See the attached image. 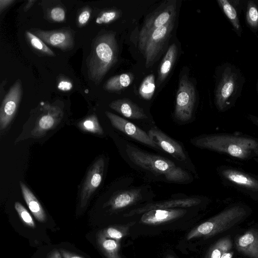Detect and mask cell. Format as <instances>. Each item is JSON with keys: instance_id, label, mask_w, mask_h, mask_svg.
<instances>
[{"instance_id": "1", "label": "cell", "mask_w": 258, "mask_h": 258, "mask_svg": "<svg viewBox=\"0 0 258 258\" xmlns=\"http://www.w3.org/2000/svg\"><path fill=\"white\" fill-rule=\"evenodd\" d=\"M200 148L213 151L240 160L258 159V138L247 135L218 133L204 135L192 141Z\"/></svg>"}, {"instance_id": "2", "label": "cell", "mask_w": 258, "mask_h": 258, "mask_svg": "<svg viewBox=\"0 0 258 258\" xmlns=\"http://www.w3.org/2000/svg\"><path fill=\"white\" fill-rule=\"evenodd\" d=\"M116 33L105 31L95 39L87 61L88 78L99 84L109 70L116 62L118 49Z\"/></svg>"}, {"instance_id": "3", "label": "cell", "mask_w": 258, "mask_h": 258, "mask_svg": "<svg viewBox=\"0 0 258 258\" xmlns=\"http://www.w3.org/2000/svg\"><path fill=\"white\" fill-rule=\"evenodd\" d=\"M249 212V209L244 205L230 206L191 230L186 239L189 240L198 237H207L222 232L245 218Z\"/></svg>"}, {"instance_id": "4", "label": "cell", "mask_w": 258, "mask_h": 258, "mask_svg": "<svg viewBox=\"0 0 258 258\" xmlns=\"http://www.w3.org/2000/svg\"><path fill=\"white\" fill-rule=\"evenodd\" d=\"M243 77L239 70L230 63L224 64L215 90V104L220 112L233 107L241 92Z\"/></svg>"}, {"instance_id": "5", "label": "cell", "mask_w": 258, "mask_h": 258, "mask_svg": "<svg viewBox=\"0 0 258 258\" xmlns=\"http://www.w3.org/2000/svg\"><path fill=\"white\" fill-rule=\"evenodd\" d=\"M217 172L224 184L258 200L257 175L226 165L219 166Z\"/></svg>"}, {"instance_id": "6", "label": "cell", "mask_w": 258, "mask_h": 258, "mask_svg": "<svg viewBox=\"0 0 258 258\" xmlns=\"http://www.w3.org/2000/svg\"><path fill=\"white\" fill-rule=\"evenodd\" d=\"M175 19L165 25L150 32L139 43L140 50L145 58V65L149 68L153 65L170 37L174 26Z\"/></svg>"}, {"instance_id": "7", "label": "cell", "mask_w": 258, "mask_h": 258, "mask_svg": "<svg viewBox=\"0 0 258 258\" xmlns=\"http://www.w3.org/2000/svg\"><path fill=\"white\" fill-rule=\"evenodd\" d=\"M196 100L195 86L186 75L180 78L176 93L174 115L180 121L189 120L192 116Z\"/></svg>"}, {"instance_id": "8", "label": "cell", "mask_w": 258, "mask_h": 258, "mask_svg": "<svg viewBox=\"0 0 258 258\" xmlns=\"http://www.w3.org/2000/svg\"><path fill=\"white\" fill-rule=\"evenodd\" d=\"M126 152L134 163L152 172L164 174L176 166L174 162L168 159L144 152L133 146H127Z\"/></svg>"}, {"instance_id": "9", "label": "cell", "mask_w": 258, "mask_h": 258, "mask_svg": "<svg viewBox=\"0 0 258 258\" xmlns=\"http://www.w3.org/2000/svg\"><path fill=\"white\" fill-rule=\"evenodd\" d=\"M176 14V1H167L162 4L146 19L140 32L139 43L142 41L153 30L165 25L174 19Z\"/></svg>"}, {"instance_id": "10", "label": "cell", "mask_w": 258, "mask_h": 258, "mask_svg": "<svg viewBox=\"0 0 258 258\" xmlns=\"http://www.w3.org/2000/svg\"><path fill=\"white\" fill-rule=\"evenodd\" d=\"M22 94L21 81L17 80L4 98L0 109V129H5L14 118Z\"/></svg>"}, {"instance_id": "11", "label": "cell", "mask_w": 258, "mask_h": 258, "mask_svg": "<svg viewBox=\"0 0 258 258\" xmlns=\"http://www.w3.org/2000/svg\"><path fill=\"white\" fill-rule=\"evenodd\" d=\"M105 114L115 128L142 143L158 148L148 134L132 122L108 111L105 112Z\"/></svg>"}, {"instance_id": "12", "label": "cell", "mask_w": 258, "mask_h": 258, "mask_svg": "<svg viewBox=\"0 0 258 258\" xmlns=\"http://www.w3.org/2000/svg\"><path fill=\"white\" fill-rule=\"evenodd\" d=\"M104 168V160L100 158L94 163L88 171L81 193L80 205L82 208L86 205L92 195L100 185Z\"/></svg>"}, {"instance_id": "13", "label": "cell", "mask_w": 258, "mask_h": 258, "mask_svg": "<svg viewBox=\"0 0 258 258\" xmlns=\"http://www.w3.org/2000/svg\"><path fill=\"white\" fill-rule=\"evenodd\" d=\"M63 113L58 106L45 104L42 113L37 118L32 135L35 138L43 136L56 126L62 117Z\"/></svg>"}, {"instance_id": "14", "label": "cell", "mask_w": 258, "mask_h": 258, "mask_svg": "<svg viewBox=\"0 0 258 258\" xmlns=\"http://www.w3.org/2000/svg\"><path fill=\"white\" fill-rule=\"evenodd\" d=\"M34 32V34L44 43L63 50L71 49L74 46V36L72 32L68 30H37Z\"/></svg>"}, {"instance_id": "15", "label": "cell", "mask_w": 258, "mask_h": 258, "mask_svg": "<svg viewBox=\"0 0 258 258\" xmlns=\"http://www.w3.org/2000/svg\"><path fill=\"white\" fill-rule=\"evenodd\" d=\"M201 203L200 199L189 198L179 199H171L148 204L143 207L130 211L124 215V217H131L144 213L154 209H166L175 208H188L198 205Z\"/></svg>"}, {"instance_id": "16", "label": "cell", "mask_w": 258, "mask_h": 258, "mask_svg": "<svg viewBox=\"0 0 258 258\" xmlns=\"http://www.w3.org/2000/svg\"><path fill=\"white\" fill-rule=\"evenodd\" d=\"M148 135L158 147L177 160L183 161L186 159L182 146L160 130L156 128L151 129L149 131Z\"/></svg>"}, {"instance_id": "17", "label": "cell", "mask_w": 258, "mask_h": 258, "mask_svg": "<svg viewBox=\"0 0 258 258\" xmlns=\"http://www.w3.org/2000/svg\"><path fill=\"white\" fill-rule=\"evenodd\" d=\"M186 210L182 209H154L144 213L140 222L156 225L176 219L185 215Z\"/></svg>"}, {"instance_id": "18", "label": "cell", "mask_w": 258, "mask_h": 258, "mask_svg": "<svg viewBox=\"0 0 258 258\" xmlns=\"http://www.w3.org/2000/svg\"><path fill=\"white\" fill-rule=\"evenodd\" d=\"M238 251L249 258H258V230L250 229L238 236L235 241Z\"/></svg>"}, {"instance_id": "19", "label": "cell", "mask_w": 258, "mask_h": 258, "mask_svg": "<svg viewBox=\"0 0 258 258\" xmlns=\"http://www.w3.org/2000/svg\"><path fill=\"white\" fill-rule=\"evenodd\" d=\"M109 106L126 118L141 119L148 117L142 108L128 99L114 100L109 104Z\"/></svg>"}, {"instance_id": "20", "label": "cell", "mask_w": 258, "mask_h": 258, "mask_svg": "<svg viewBox=\"0 0 258 258\" xmlns=\"http://www.w3.org/2000/svg\"><path fill=\"white\" fill-rule=\"evenodd\" d=\"M140 189L122 190L117 193L108 202L107 205L113 210L127 207L138 201L141 197Z\"/></svg>"}, {"instance_id": "21", "label": "cell", "mask_w": 258, "mask_h": 258, "mask_svg": "<svg viewBox=\"0 0 258 258\" xmlns=\"http://www.w3.org/2000/svg\"><path fill=\"white\" fill-rule=\"evenodd\" d=\"M20 185L24 199L31 213L38 221L45 222V213L40 202L23 182L20 181Z\"/></svg>"}, {"instance_id": "22", "label": "cell", "mask_w": 258, "mask_h": 258, "mask_svg": "<svg viewBox=\"0 0 258 258\" xmlns=\"http://www.w3.org/2000/svg\"><path fill=\"white\" fill-rule=\"evenodd\" d=\"M218 5L226 18L231 24L235 31L241 36L242 28L240 25L238 11V1L217 0Z\"/></svg>"}, {"instance_id": "23", "label": "cell", "mask_w": 258, "mask_h": 258, "mask_svg": "<svg viewBox=\"0 0 258 258\" xmlns=\"http://www.w3.org/2000/svg\"><path fill=\"white\" fill-rule=\"evenodd\" d=\"M177 47L173 43L168 48L159 68L157 84L160 85L170 73L177 56Z\"/></svg>"}, {"instance_id": "24", "label": "cell", "mask_w": 258, "mask_h": 258, "mask_svg": "<svg viewBox=\"0 0 258 258\" xmlns=\"http://www.w3.org/2000/svg\"><path fill=\"white\" fill-rule=\"evenodd\" d=\"M97 240L100 249L106 258H121L120 241L106 238L99 232L97 234Z\"/></svg>"}, {"instance_id": "25", "label": "cell", "mask_w": 258, "mask_h": 258, "mask_svg": "<svg viewBox=\"0 0 258 258\" xmlns=\"http://www.w3.org/2000/svg\"><path fill=\"white\" fill-rule=\"evenodd\" d=\"M134 77L132 73H125L113 76L104 84L103 89L108 91H119L130 86Z\"/></svg>"}, {"instance_id": "26", "label": "cell", "mask_w": 258, "mask_h": 258, "mask_svg": "<svg viewBox=\"0 0 258 258\" xmlns=\"http://www.w3.org/2000/svg\"><path fill=\"white\" fill-rule=\"evenodd\" d=\"M232 247V243L230 237H223L210 248L206 258H221L224 253L231 250Z\"/></svg>"}, {"instance_id": "27", "label": "cell", "mask_w": 258, "mask_h": 258, "mask_svg": "<svg viewBox=\"0 0 258 258\" xmlns=\"http://www.w3.org/2000/svg\"><path fill=\"white\" fill-rule=\"evenodd\" d=\"M134 224L135 222H131L125 225L111 226L99 232L106 238L120 241L121 238L128 234L130 228Z\"/></svg>"}, {"instance_id": "28", "label": "cell", "mask_w": 258, "mask_h": 258, "mask_svg": "<svg viewBox=\"0 0 258 258\" xmlns=\"http://www.w3.org/2000/svg\"><path fill=\"white\" fill-rule=\"evenodd\" d=\"M156 84L155 76L151 74L143 80L139 88V94L145 100H150L155 92Z\"/></svg>"}, {"instance_id": "29", "label": "cell", "mask_w": 258, "mask_h": 258, "mask_svg": "<svg viewBox=\"0 0 258 258\" xmlns=\"http://www.w3.org/2000/svg\"><path fill=\"white\" fill-rule=\"evenodd\" d=\"M79 127L85 132L98 135H102L103 130L101 127L98 118L95 114H92L80 122Z\"/></svg>"}, {"instance_id": "30", "label": "cell", "mask_w": 258, "mask_h": 258, "mask_svg": "<svg viewBox=\"0 0 258 258\" xmlns=\"http://www.w3.org/2000/svg\"><path fill=\"white\" fill-rule=\"evenodd\" d=\"M26 37L34 48L39 52L50 56H54V52L38 36L30 31H26Z\"/></svg>"}, {"instance_id": "31", "label": "cell", "mask_w": 258, "mask_h": 258, "mask_svg": "<svg viewBox=\"0 0 258 258\" xmlns=\"http://www.w3.org/2000/svg\"><path fill=\"white\" fill-rule=\"evenodd\" d=\"M164 175L167 180L176 182H184L190 179L186 171L176 166L171 168Z\"/></svg>"}, {"instance_id": "32", "label": "cell", "mask_w": 258, "mask_h": 258, "mask_svg": "<svg viewBox=\"0 0 258 258\" xmlns=\"http://www.w3.org/2000/svg\"><path fill=\"white\" fill-rule=\"evenodd\" d=\"M246 22L251 28H258V8L255 4L251 1L247 2Z\"/></svg>"}, {"instance_id": "33", "label": "cell", "mask_w": 258, "mask_h": 258, "mask_svg": "<svg viewBox=\"0 0 258 258\" xmlns=\"http://www.w3.org/2000/svg\"><path fill=\"white\" fill-rule=\"evenodd\" d=\"M15 208L22 222L31 228L35 226V222L27 210L19 202L15 203Z\"/></svg>"}, {"instance_id": "34", "label": "cell", "mask_w": 258, "mask_h": 258, "mask_svg": "<svg viewBox=\"0 0 258 258\" xmlns=\"http://www.w3.org/2000/svg\"><path fill=\"white\" fill-rule=\"evenodd\" d=\"M121 15L120 11L116 9H111L103 12L96 20L99 24H108L117 19Z\"/></svg>"}, {"instance_id": "35", "label": "cell", "mask_w": 258, "mask_h": 258, "mask_svg": "<svg viewBox=\"0 0 258 258\" xmlns=\"http://www.w3.org/2000/svg\"><path fill=\"white\" fill-rule=\"evenodd\" d=\"M50 16L51 19L55 22H63L65 19V11L60 7H54L51 10Z\"/></svg>"}, {"instance_id": "36", "label": "cell", "mask_w": 258, "mask_h": 258, "mask_svg": "<svg viewBox=\"0 0 258 258\" xmlns=\"http://www.w3.org/2000/svg\"><path fill=\"white\" fill-rule=\"evenodd\" d=\"M91 11L89 9H85L79 14L78 18V24L80 26L86 24L90 19Z\"/></svg>"}, {"instance_id": "37", "label": "cell", "mask_w": 258, "mask_h": 258, "mask_svg": "<svg viewBox=\"0 0 258 258\" xmlns=\"http://www.w3.org/2000/svg\"><path fill=\"white\" fill-rule=\"evenodd\" d=\"M73 87L72 83L68 80H61L58 84L57 88L58 89L67 91L72 89Z\"/></svg>"}, {"instance_id": "38", "label": "cell", "mask_w": 258, "mask_h": 258, "mask_svg": "<svg viewBox=\"0 0 258 258\" xmlns=\"http://www.w3.org/2000/svg\"><path fill=\"white\" fill-rule=\"evenodd\" d=\"M60 252L63 258H83L76 254L72 253L64 249H60Z\"/></svg>"}, {"instance_id": "39", "label": "cell", "mask_w": 258, "mask_h": 258, "mask_svg": "<svg viewBox=\"0 0 258 258\" xmlns=\"http://www.w3.org/2000/svg\"><path fill=\"white\" fill-rule=\"evenodd\" d=\"M15 2L14 0H0V11L1 13L6 9L8 7L10 6L12 3Z\"/></svg>"}, {"instance_id": "40", "label": "cell", "mask_w": 258, "mask_h": 258, "mask_svg": "<svg viewBox=\"0 0 258 258\" xmlns=\"http://www.w3.org/2000/svg\"><path fill=\"white\" fill-rule=\"evenodd\" d=\"M247 118L252 124L258 127V116L252 114H248Z\"/></svg>"}, {"instance_id": "41", "label": "cell", "mask_w": 258, "mask_h": 258, "mask_svg": "<svg viewBox=\"0 0 258 258\" xmlns=\"http://www.w3.org/2000/svg\"><path fill=\"white\" fill-rule=\"evenodd\" d=\"M47 258H61V255L58 250H54L51 251Z\"/></svg>"}, {"instance_id": "42", "label": "cell", "mask_w": 258, "mask_h": 258, "mask_svg": "<svg viewBox=\"0 0 258 258\" xmlns=\"http://www.w3.org/2000/svg\"><path fill=\"white\" fill-rule=\"evenodd\" d=\"M35 2L36 1H29L26 6L24 7L25 11H27L28 9H29Z\"/></svg>"}, {"instance_id": "43", "label": "cell", "mask_w": 258, "mask_h": 258, "mask_svg": "<svg viewBox=\"0 0 258 258\" xmlns=\"http://www.w3.org/2000/svg\"><path fill=\"white\" fill-rule=\"evenodd\" d=\"M165 258H175V257L171 254H167Z\"/></svg>"}, {"instance_id": "44", "label": "cell", "mask_w": 258, "mask_h": 258, "mask_svg": "<svg viewBox=\"0 0 258 258\" xmlns=\"http://www.w3.org/2000/svg\"><path fill=\"white\" fill-rule=\"evenodd\" d=\"M257 92L258 94V80H257Z\"/></svg>"}]
</instances>
